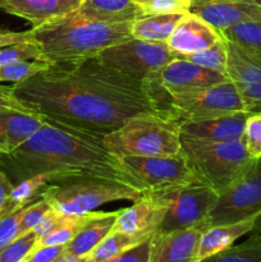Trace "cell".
Returning <instances> with one entry per match:
<instances>
[{"label":"cell","mask_w":261,"mask_h":262,"mask_svg":"<svg viewBox=\"0 0 261 262\" xmlns=\"http://www.w3.org/2000/svg\"><path fill=\"white\" fill-rule=\"evenodd\" d=\"M12 89L32 114L100 136L136 117L170 118L165 90L122 73L97 56L49 64Z\"/></svg>","instance_id":"obj_1"},{"label":"cell","mask_w":261,"mask_h":262,"mask_svg":"<svg viewBox=\"0 0 261 262\" xmlns=\"http://www.w3.org/2000/svg\"><path fill=\"white\" fill-rule=\"evenodd\" d=\"M42 119V125L17 150L0 155V168L13 184L36 176H48L50 183L101 178L147 192L107 150L104 136Z\"/></svg>","instance_id":"obj_2"},{"label":"cell","mask_w":261,"mask_h":262,"mask_svg":"<svg viewBox=\"0 0 261 262\" xmlns=\"http://www.w3.org/2000/svg\"><path fill=\"white\" fill-rule=\"evenodd\" d=\"M31 31L42 60L50 64L95 58L105 49L132 38L130 22H90L71 14Z\"/></svg>","instance_id":"obj_3"},{"label":"cell","mask_w":261,"mask_h":262,"mask_svg":"<svg viewBox=\"0 0 261 262\" xmlns=\"http://www.w3.org/2000/svg\"><path fill=\"white\" fill-rule=\"evenodd\" d=\"M181 152L197 179L217 194L227 191L253 163L242 140L209 142L181 135Z\"/></svg>","instance_id":"obj_4"},{"label":"cell","mask_w":261,"mask_h":262,"mask_svg":"<svg viewBox=\"0 0 261 262\" xmlns=\"http://www.w3.org/2000/svg\"><path fill=\"white\" fill-rule=\"evenodd\" d=\"M107 150L117 158L171 156L181 152L179 123L161 115H143L104 136Z\"/></svg>","instance_id":"obj_5"},{"label":"cell","mask_w":261,"mask_h":262,"mask_svg":"<svg viewBox=\"0 0 261 262\" xmlns=\"http://www.w3.org/2000/svg\"><path fill=\"white\" fill-rule=\"evenodd\" d=\"M147 192L117 181L101 178L66 179L49 183L41 196L53 209L66 215H83L105 204L122 200L137 201Z\"/></svg>","instance_id":"obj_6"},{"label":"cell","mask_w":261,"mask_h":262,"mask_svg":"<svg viewBox=\"0 0 261 262\" xmlns=\"http://www.w3.org/2000/svg\"><path fill=\"white\" fill-rule=\"evenodd\" d=\"M147 193L165 207L156 233H170L200 225L207 229V217L219 197L214 189L202 183H191Z\"/></svg>","instance_id":"obj_7"},{"label":"cell","mask_w":261,"mask_h":262,"mask_svg":"<svg viewBox=\"0 0 261 262\" xmlns=\"http://www.w3.org/2000/svg\"><path fill=\"white\" fill-rule=\"evenodd\" d=\"M240 112L247 110L230 79L214 86L169 94V114L178 123L201 122Z\"/></svg>","instance_id":"obj_8"},{"label":"cell","mask_w":261,"mask_h":262,"mask_svg":"<svg viewBox=\"0 0 261 262\" xmlns=\"http://www.w3.org/2000/svg\"><path fill=\"white\" fill-rule=\"evenodd\" d=\"M97 58L122 73L159 86V74L176 56L165 42L129 38L124 42L105 49Z\"/></svg>","instance_id":"obj_9"},{"label":"cell","mask_w":261,"mask_h":262,"mask_svg":"<svg viewBox=\"0 0 261 262\" xmlns=\"http://www.w3.org/2000/svg\"><path fill=\"white\" fill-rule=\"evenodd\" d=\"M255 216H261V159L253 160L250 169L219 194L206 227L232 224Z\"/></svg>","instance_id":"obj_10"},{"label":"cell","mask_w":261,"mask_h":262,"mask_svg":"<svg viewBox=\"0 0 261 262\" xmlns=\"http://www.w3.org/2000/svg\"><path fill=\"white\" fill-rule=\"evenodd\" d=\"M120 163L147 192L201 183L182 152L171 156H124Z\"/></svg>","instance_id":"obj_11"},{"label":"cell","mask_w":261,"mask_h":262,"mask_svg":"<svg viewBox=\"0 0 261 262\" xmlns=\"http://www.w3.org/2000/svg\"><path fill=\"white\" fill-rule=\"evenodd\" d=\"M227 42V74L242 97L247 112H261V53Z\"/></svg>","instance_id":"obj_12"},{"label":"cell","mask_w":261,"mask_h":262,"mask_svg":"<svg viewBox=\"0 0 261 262\" xmlns=\"http://www.w3.org/2000/svg\"><path fill=\"white\" fill-rule=\"evenodd\" d=\"M205 229L200 225L170 233L155 232L151 237L148 262H197L200 237Z\"/></svg>","instance_id":"obj_13"},{"label":"cell","mask_w":261,"mask_h":262,"mask_svg":"<svg viewBox=\"0 0 261 262\" xmlns=\"http://www.w3.org/2000/svg\"><path fill=\"white\" fill-rule=\"evenodd\" d=\"M229 79L227 73L211 71L184 59H173L159 74L158 83L168 94L214 86Z\"/></svg>","instance_id":"obj_14"},{"label":"cell","mask_w":261,"mask_h":262,"mask_svg":"<svg viewBox=\"0 0 261 262\" xmlns=\"http://www.w3.org/2000/svg\"><path fill=\"white\" fill-rule=\"evenodd\" d=\"M191 13L223 31L245 22L261 20V7L237 0H194Z\"/></svg>","instance_id":"obj_15"},{"label":"cell","mask_w":261,"mask_h":262,"mask_svg":"<svg viewBox=\"0 0 261 262\" xmlns=\"http://www.w3.org/2000/svg\"><path fill=\"white\" fill-rule=\"evenodd\" d=\"M222 38L219 31L193 13H186L166 41L174 56L189 55L207 49Z\"/></svg>","instance_id":"obj_16"},{"label":"cell","mask_w":261,"mask_h":262,"mask_svg":"<svg viewBox=\"0 0 261 262\" xmlns=\"http://www.w3.org/2000/svg\"><path fill=\"white\" fill-rule=\"evenodd\" d=\"M165 207L151 194L135 201L130 207L118 211L112 232H122L132 235L150 237L158 230L163 220Z\"/></svg>","instance_id":"obj_17"},{"label":"cell","mask_w":261,"mask_h":262,"mask_svg":"<svg viewBox=\"0 0 261 262\" xmlns=\"http://www.w3.org/2000/svg\"><path fill=\"white\" fill-rule=\"evenodd\" d=\"M251 112H240L201 122L179 123V132L187 137L209 142H234L242 140L246 120Z\"/></svg>","instance_id":"obj_18"},{"label":"cell","mask_w":261,"mask_h":262,"mask_svg":"<svg viewBox=\"0 0 261 262\" xmlns=\"http://www.w3.org/2000/svg\"><path fill=\"white\" fill-rule=\"evenodd\" d=\"M83 0H3L0 9L5 13L23 18L32 28L69 15Z\"/></svg>","instance_id":"obj_19"},{"label":"cell","mask_w":261,"mask_h":262,"mask_svg":"<svg viewBox=\"0 0 261 262\" xmlns=\"http://www.w3.org/2000/svg\"><path fill=\"white\" fill-rule=\"evenodd\" d=\"M71 15L90 22L122 23L132 22L143 14L133 0H83Z\"/></svg>","instance_id":"obj_20"},{"label":"cell","mask_w":261,"mask_h":262,"mask_svg":"<svg viewBox=\"0 0 261 262\" xmlns=\"http://www.w3.org/2000/svg\"><path fill=\"white\" fill-rule=\"evenodd\" d=\"M42 123V118L30 113L18 110L0 112V155H8L17 150Z\"/></svg>","instance_id":"obj_21"},{"label":"cell","mask_w":261,"mask_h":262,"mask_svg":"<svg viewBox=\"0 0 261 262\" xmlns=\"http://www.w3.org/2000/svg\"><path fill=\"white\" fill-rule=\"evenodd\" d=\"M261 216L250 217V219L242 220V222L232 223V224L214 225V227L205 229L202 232L201 237H200L197 262L230 247L240 238L250 234L255 229L257 220Z\"/></svg>","instance_id":"obj_22"},{"label":"cell","mask_w":261,"mask_h":262,"mask_svg":"<svg viewBox=\"0 0 261 262\" xmlns=\"http://www.w3.org/2000/svg\"><path fill=\"white\" fill-rule=\"evenodd\" d=\"M117 215L118 211H94L91 217L74 235L73 239L67 243L64 252L76 257H83L89 255L112 232Z\"/></svg>","instance_id":"obj_23"},{"label":"cell","mask_w":261,"mask_h":262,"mask_svg":"<svg viewBox=\"0 0 261 262\" xmlns=\"http://www.w3.org/2000/svg\"><path fill=\"white\" fill-rule=\"evenodd\" d=\"M183 14L142 15L130 22V36L151 42H165Z\"/></svg>","instance_id":"obj_24"},{"label":"cell","mask_w":261,"mask_h":262,"mask_svg":"<svg viewBox=\"0 0 261 262\" xmlns=\"http://www.w3.org/2000/svg\"><path fill=\"white\" fill-rule=\"evenodd\" d=\"M200 262H261V217L247 239Z\"/></svg>","instance_id":"obj_25"},{"label":"cell","mask_w":261,"mask_h":262,"mask_svg":"<svg viewBox=\"0 0 261 262\" xmlns=\"http://www.w3.org/2000/svg\"><path fill=\"white\" fill-rule=\"evenodd\" d=\"M49 183H50V178L48 176H36L33 178L25 179V181L14 184L7 204L0 211V217L19 211L32 204L33 201L40 199L44 188Z\"/></svg>","instance_id":"obj_26"},{"label":"cell","mask_w":261,"mask_h":262,"mask_svg":"<svg viewBox=\"0 0 261 262\" xmlns=\"http://www.w3.org/2000/svg\"><path fill=\"white\" fill-rule=\"evenodd\" d=\"M151 237V235H150ZM150 237L132 235L122 232H110L91 252L87 255L91 262H107L118 257L125 251L140 245Z\"/></svg>","instance_id":"obj_27"},{"label":"cell","mask_w":261,"mask_h":262,"mask_svg":"<svg viewBox=\"0 0 261 262\" xmlns=\"http://www.w3.org/2000/svg\"><path fill=\"white\" fill-rule=\"evenodd\" d=\"M220 35L228 42L240 48L261 53V20L245 22L220 31Z\"/></svg>","instance_id":"obj_28"},{"label":"cell","mask_w":261,"mask_h":262,"mask_svg":"<svg viewBox=\"0 0 261 262\" xmlns=\"http://www.w3.org/2000/svg\"><path fill=\"white\" fill-rule=\"evenodd\" d=\"M92 214H94V211L83 215L64 214V217L61 219L60 224H59L53 232H50L48 235L41 238L37 242V246H36V247H45V246H66L67 243H69L73 239L74 235L78 233V230L81 229L82 225L91 217Z\"/></svg>","instance_id":"obj_29"},{"label":"cell","mask_w":261,"mask_h":262,"mask_svg":"<svg viewBox=\"0 0 261 262\" xmlns=\"http://www.w3.org/2000/svg\"><path fill=\"white\" fill-rule=\"evenodd\" d=\"M176 58L184 59V60H188L200 67L211 69V71L227 73L228 50L227 42L223 37L205 50L197 51V53L189 54V55H179Z\"/></svg>","instance_id":"obj_30"},{"label":"cell","mask_w":261,"mask_h":262,"mask_svg":"<svg viewBox=\"0 0 261 262\" xmlns=\"http://www.w3.org/2000/svg\"><path fill=\"white\" fill-rule=\"evenodd\" d=\"M44 60H18L0 66V82L19 83L49 67Z\"/></svg>","instance_id":"obj_31"},{"label":"cell","mask_w":261,"mask_h":262,"mask_svg":"<svg viewBox=\"0 0 261 262\" xmlns=\"http://www.w3.org/2000/svg\"><path fill=\"white\" fill-rule=\"evenodd\" d=\"M143 15L186 14L191 12L194 0H133Z\"/></svg>","instance_id":"obj_32"},{"label":"cell","mask_w":261,"mask_h":262,"mask_svg":"<svg viewBox=\"0 0 261 262\" xmlns=\"http://www.w3.org/2000/svg\"><path fill=\"white\" fill-rule=\"evenodd\" d=\"M35 232L26 233L15 238L13 242L0 250V262H22L37 246Z\"/></svg>","instance_id":"obj_33"},{"label":"cell","mask_w":261,"mask_h":262,"mask_svg":"<svg viewBox=\"0 0 261 262\" xmlns=\"http://www.w3.org/2000/svg\"><path fill=\"white\" fill-rule=\"evenodd\" d=\"M18 60H42L40 46L35 41H26L0 48V66Z\"/></svg>","instance_id":"obj_34"},{"label":"cell","mask_w":261,"mask_h":262,"mask_svg":"<svg viewBox=\"0 0 261 262\" xmlns=\"http://www.w3.org/2000/svg\"><path fill=\"white\" fill-rule=\"evenodd\" d=\"M242 141L251 159H261V112L251 113L248 115Z\"/></svg>","instance_id":"obj_35"},{"label":"cell","mask_w":261,"mask_h":262,"mask_svg":"<svg viewBox=\"0 0 261 262\" xmlns=\"http://www.w3.org/2000/svg\"><path fill=\"white\" fill-rule=\"evenodd\" d=\"M50 209V204L42 196L36 200V201H33L32 204L28 205V206H26L22 210V216H20L19 235L31 232Z\"/></svg>","instance_id":"obj_36"},{"label":"cell","mask_w":261,"mask_h":262,"mask_svg":"<svg viewBox=\"0 0 261 262\" xmlns=\"http://www.w3.org/2000/svg\"><path fill=\"white\" fill-rule=\"evenodd\" d=\"M22 210L0 217V250L19 237V222L22 216Z\"/></svg>","instance_id":"obj_37"},{"label":"cell","mask_w":261,"mask_h":262,"mask_svg":"<svg viewBox=\"0 0 261 262\" xmlns=\"http://www.w3.org/2000/svg\"><path fill=\"white\" fill-rule=\"evenodd\" d=\"M153 237V235H151ZM151 237L148 239L143 241L140 245L135 246L130 250L125 251L118 257L107 262H148V256H150V243Z\"/></svg>","instance_id":"obj_38"},{"label":"cell","mask_w":261,"mask_h":262,"mask_svg":"<svg viewBox=\"0 0 261 262\" xmlns=\"http://www.w3.org/2000/svg\"><path fill=\"white\" fill-rule=\"evenodd\" d=\"M63 217H64V214H61V212H59L58 210L51 207V209L46 212L45 216L40 220V223H38V224L32 229L33 232H35L37 239L40 241L41 238H44L45 235H48L49 233L53 232V230L60 224Z\"/></svg>","instance_id":"obj_39"},{"label":"cell","mask_w":261,"mask_h":262,"mask_svg":"<svg viewBox=\"0 0 261 262\" xmlns=\"http://www.w3.org/2000/svg\"><path fill=\"white\" fill-rule=\"evenodd\" d=\"M66 246H45L36 247L26 257L27 262H55L64 253Z\"/></svg>","instance_id":"obj_40"},{"label":"cell","mask_w":261,"mask_h":262,"mask_svg":"<svg viewBox=\"0 0 261 262\" xmlns=\"http://www.w3.org/2000/svg\"><path fill=\"white\" fill-rule=\"evenodd\" d=\"M3 110H18V112L32 114L25 105L18 101L12 87L0 84V112H3Z\"/></svg>","instance_id":"obj_41"},{"label":"cell","mask_w":261,"mask_h":262,"mask_svg":"<svg viewBox=\"0 0 261 262\" xmlns=\"http://www.w3.org/2000/svg\"><path fill=\"white\" fill-rule=\"evenodd\" d=\"M26 41H33L32 31H25V32H7L0 31V48L4 46L14 45V43L26 42Z\"/></svg>","instance_id":"obj_42"},{"label":"cell","mask_w":261,"mask_h":262,"mask_svg":"<svg viewBox=\"0 0 261 262\" xmlns=\"http://www.w3.org/2000/svg\"><path fill=\"white\" fill-rule=\"evenodd\" d=\"M13 187L14 184L10 182V179L8 178L7 174L2 170L0 168V211L3 210V207L7 204L8 199H9L10 193L13 191Z\"/></svg>","instance_id":"obj_43"},{"label":"cell","mask_w":261,"mask_h":262,"mask_svg":"<svg viewBox=\"0 0 261 262\" xmlns=\"http://www.w3.org/2000/svg\"><path fill=\"white\" fill-rule=\"evenodd\" d=\"M55 262H91V261H90V258L87 257V256H83V257H76V256L68 255V253L64 252Z\"/></svg>","instance_id":"obj_44"},{"label":"cell","mask_w":261,"mask_h":262,"mask_svg":"<svg viewBox=\"0 0 261 262\" xmlns=\"http://www.w3.org/2000/svg\"><path fill=\"white\" fill-rule=\"evenodd\" d=\"M237 2H243V3H250V4H256L261 7V0H237Z\"/></svg>","instance_id":"obj_45"},{"label":"cell","mask_w":261,"mask_h":262,"mask_svg":"<svg viewBox=\"0 0 261 262\" xmlns=\"http://www.w3.org/2000/svg\"><path fill=\"white\" fill-rule=\"evenodd\" d=\"M22 262H27V261H26V260H23V261H22Z\"/></svg>","instance_id":"obj_46"},{"label":"cell","mask_w":261,"mask_h":262,"mask_svg":"<svg viewBox=\"0 0 261 262\" xmlns=\"http://www.w3.org/2000/svg\"><path fill=\"white\" fill-rule=\"evenodd\" d=\"M0 2H3V0H0Z\"/></svg>","instance_id":"obj_47"}]
</instances>
